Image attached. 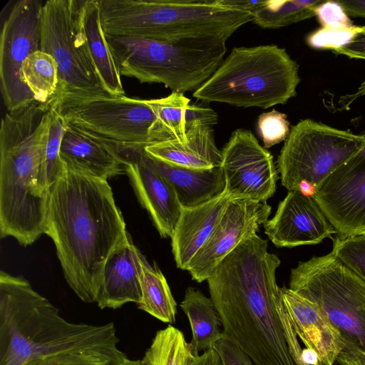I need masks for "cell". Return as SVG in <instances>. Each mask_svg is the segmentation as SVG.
<instances>
[{
    "mask_svg": "<svg viewBox=\"0 0 365 365\" xmlns=\"http://www.w3.org/2000/svg\"><path fill=\"white\" fill-rule=\"evenodd\" d=\"M299 65L277 45L234 47L215 73L192 93L206 102L268 108L296 96Z\"/></svg>",
    "mask_w": 365,
    "mask_h": 365,
    "instance_id": "obj_6",
    "label": "cell"
},
{
    "mask_svg": "<svg viewBox=\"0 0 365 365\" xmlns=\"http://www.w3.org/2000/svg\"><path fill=\"white\" fill-rule=\"evenodd\" d=\"M289 288L318 304L343 339L365 353V281L332 251L299 262Z\"/></svg>",
    "mask_w": 365,
    "mask_h": 365,
    "instance_id": "obj_9",
    "label": "cell"
},
{
    "mask_svg": "<svg viewBox=\"0 0 365 365\" xmlns=\"http://www.w3.org/2000/svg\"><path fill=\"white\" fill-rule=\"evenodd\" d=\"M264 227L278 247L316 245L336 234L316 201L298 190L288 192Z\"/></svg>",
    "mask_w": 365,
    "mask_h": 365,
    "instance_id": "obj_16",
    "label": "cell"
},
{
    "mask_svg": "<svg viewBox=\"0 0 365 365\" xmlns=\"http://www.w3.org/2000/svg\"><path fill=\"white\" fill-rule=\"evenodd\" d=\"M267 202L230 200L210 236L191 260L187 271L197 282L207 281L239 245L257 235L269 220Z\"/></svg>",
    "mask_w": 365,
    "mask_h": 365,
    "instance_id": "obj_15",
    "label": "cell"
},
{
    "mask_svg": "<svg viewBox=\"0 0 365 365\" xmlns=\"http://www.w3.org/2000/svg\"><path fill=\"white\" fill-rule=\"evenodd\" d=\"M60 156L64 165L108 180L125 173L126 158L110 145L67 125Z\"/></svg>",
    "mask_w": 365,
    "mask_h": 365,
    "instance_id": "obj_21",
    "label": "cell"
},
{
    "mask_svg": "<svg viewBox=\"0 0 365 365\" xmlns=\"http://www.w3.org/2000/svg\"><path fill=\"white\" fill-rule=\"evenodd\" d=\"M316 16L324 28L343 29L354 26L345 10L337 1L321 3L316 9Z\"/></svg>",
    "mask_w": 365,
    "mask_h": 365,
    "instance_id": "obj_36",
    "label": "cell"
},
{
    "mask_svg": "<svg viewBox=\"0 0 365 365\" xmlns=\"http://www.w3.org/2000/svg\"><path fill=\"white\" fill-rule=\"evenodd\" d=\"M39 0H19L6 5L1 13L0 34L1 90L7 111L35 102L21 82L20 71L24 60L40 50L41 14Z\"/></svg>",
    "mask_w": 365,
    "mask_h": 365,
    "instance_id": "obj_12",
    "label": "cell"
},
{
    "mask_svg": "<svg viewBox=\"0 0 365 365\" xmlns=\"http://www.w3.org/2000/svg\"><path fill=\"white\" fill-rule=\"evenodd\" d=\"M353 40L344 47L333 51L337 55H344L350 58L365 60V26Z\"/></svg>",
    "mask_w": 365,
    "mask_h": 365,
    "instance_id": "obj_40",
    "label": "cell"
},
{
    "mask_svg": "<svg viewBox=\"0 0 365 365\" xmlns=\"http://www.w3.org/2000/svg\"><path fill=\"white\" fill-rule=\"evenodd\" d=\"M66 127L65 120L58 112L53 101V115L45 158V180L48 190L65 171V165L60 156V148Z\"/></svg>",
    "mask_w": 365,
    "mask_h": 365,
    "instance_id": "obj_30",
    "label": "cell"
},
{
    "mask_svg": "<svg viewBox=\"0 0 365 365\" xmlns=\"http://www.w3.org/2000/svg\"><path fill=\"white\" fill-rule=\"evenodd\" d=\"M361 133L365 135V132H363ZM359 154L365 157V147L362 149V150Z\"/></svg>",
    "mask_w": 365,
    "mask_h": 365,
    "instance_id": "obj_46",
    "label": "cell"
},
{
    "mask_svg": "<svg viewBox=\"0 0 365 365\" xmlns=\"http://www.w3.org/2000/svg\"><path fill=\"white\" fill-rule=\"evenodd\" d=\"M322 0H264L253 12L252 21L264 29H279L316 16Z\"/></svg>",
    "mask_w": 365,
    "mask_h": 365,
    "instance_id": "obj_28",
    "label": "cell"
},
{
    "mask_svg": "<svg viewBox=\"0 0 365 365\" xmlns=\"http://www.w3.org/2000/svg\"><path fill=\"white\" fill-rule=\"evenodd\" d=\"M332 240L331 251L365 281V236L344 237L337 235Z\"/></svg>",
    "mask_w": 365,
    "mask_h": 365,
    "instance_id": "obj_33",
    "label": "cell"
},
{
    "mask_svg": "<svg viewBox=\"0 0 365 365\" xmlns=\"http://www.w3.org/2000/svg\"><path fill=\"white\" fill-rule=\"evenodd\" d=\"M53 101L67 125L110 145L123 156L143 151L148 145L177 140L151 99L110 96Z\"/></svg>",
    "mask_w": 365,
    "mask_h": 365,
    "instance_id": "obj_8",
    "label": "cell"
},
{
    "mask_svg": "<svg viewBox=\"0 0 365 365\" xmlns=\"http://www.w3.org/2000/svg\"><path fill=\"white\" fill-rule=\"evenodd\" d=\"M257 129L266 149L285 141L291 130L287 115L275 109L259 115Z\"/></svg>",
    "mask_w": 365,
    "mask_h": 365,
    "instance_id": "obj_34",
    "label": "cell"
},
{
    "mask_svg": "<svg viewBox=\"0 0 365 365\" xmlns=\"http://www.w3.org/2000/svg\"><path fill=\"white\" fill-rule=\"evenodd\" d=\"M106 36L168 42L227 40L252 21L227 0H98Z\"/></svg>",
    "mask_w": 365,
    "mask_h": 365,
    "instance_id": "obj_5",
    "label": "cell"
},
{
    "mask_svg": "<svg viewBox=\"0 0 365 365\" xmlns=\"http://www.w3.org/2000/svg\"><path fill=\"white\" fill-rule=\"evenodd\" d=\"M218 121L217 114L212 108L202 105H188L185 113L186 130L194 125L200 124L212 127Z\"/></svg>",
    "mask_w": 365,
    "mask_h": 365,
    "instance_id": "obj_38",
    "label": "cell"
},
{
    "mask_svg": "<svg viewBox=\"0 0 365 365\" xmlns=\"http://www.w3.org/2000/svg\"><path fill=\"white\" fill-rule=\"evenodd\" d=\"M140 287L141 299L136 304L138 308L161 322L174 323L177 304L167 280L157 264L151 266L145 257L142 261Z\"/></svg>",
    "mask_w": 365,
    "mask_h": 365,
    "instance_id": "obj_26",
    "label": "cell"
},
{
    "mask_svg": "<svg viewBox=\"0 0 365 365\" xmlns=\"http://www.w3.org/2000/svg\"><path fill=\"white\" fill-rule=\"evenodd\" d=\"M124 157L125 174L140 203L148 211L160 235L171 237L182 211L175 190L164 176L142 158L140 152Z\"/></svg>",
    "mask_w": 365,
    "mask_h": 365,
    "instance_id": "obj_17",
    "label": "cell"
},
{
    "mask_svg": "<svg viewBox=\"0 0 365 365\" xmlns=\"http://www.w3.org/2000/svg\"><path fill=\"white\" fill-rule=\"evenodd\" d=\"M53 102L7 111L0 128V236L27 246L45 234L46 150Z\"/></svg>",
    "mask_w": 365,
    "mask_h": 365,
    "instance_id": "obj_3",
    "label": "cell"
},
{
    "mask_svg": "<svg viewBox=\"0 0 365 365\" xmlns=\"http://www.w3.org/2000/svg\"><path fill=\"white\" fill-rule=\"evenodd\" d=\"M336 361L340 365H365V353L351 342L344 340Z\"/></svg>",
    "mask_w": 365,
    "mask_h": 365,
    "instance_id": "obj_39",
    "label": "cell"
},
{
    "mask_svg": "<svg viewBox=\"0 0 365 365\" xmlns=\"http://www.w3.org/2000/svg\"><path fill=\"white\" fill-rule=\"evenodd\" d=\"M126 358V354L120 350L65 352L34 358L22 365H110Z\"/></svg>",
    "mask_w": 365,
    "mask_h": 365,
    "instance_id": "obj_31",
    "label": "cell"
},
{
    "mask_svg": "<svg viewBox=\"0 0 365 365\" xmlns=\"http://www.w3.org/2000/svg\"><path fill=\"white\" fill-rule=\"evenodd\" d=\"M143 257L129 234L116 246L105 263L96 293L95 302L99 308L115 309L140 301Z\"/></svg>",
    "mask_w": 365,
    "mask_h": 365,
    "instance_id": "obj_19",
    "label": "cell"
},
{
    "mask_svg": "<svg viewBox=\"0 0 365 365\" xmlns=\"http://www.w3.org/2000/svg\"><path fill=\"white\" fill-rule=\"evenodd\" d=\"M228 3L253 14L263 3L264 1L249 0H227Z\"/></svg>",
    "mask_w": 365,
    "mask_h": 365,
    "instance_id": "obj_43",
    "label": "cell"
},
{
    "mask_svg": "<svg viewBox=\"0 0 365 365\" xmlns=\"http://www.w3.org/2000/svg\"><path fill=\"white\" fill-rule=\"evenodd\" d=\"M166 127L178 141L186 140L185 113L190 100L184 93L172 92L161 98L151 99Z\"/></svg>",
    "mask_w": 365,
    "mask_h": 365,
    "instance_id": "obj_32",
    "label": "cell"
},
{
    "mask_svg": "<svg viewBox=\"0 0 365 365\" xmlns=\"http://www.w3.org/2000/svg\"><path fill=\"white\" fill-rule=\"evenodd\" d=\"M365 147V135L354 134L311 119L291 128L278 156L281 183L289 191L302 182L317 188L336 169Z\"/></svg>",
    "mask_w": 365,
    "mask_h": 365,
    "instance_id": "obj_11",
    "label": "cell"
},
{
    "mask_svg": "<svg viewBox=\"0 0 365 365\" xmlns=\"http://www.w3.org/2000/svg\"><path fill=\"white\" fill-rule=\"evenodd\" d=\"M280 293L294 332L317 354V365H334L344 346L341 334L318 304L289 288L280 287Z\"/></svg>",
    "mask_w": 365,
    "mask_h": 365,
    "instance_id": "obj_18",
    "label": "cell"
},
{
    "mask_svg": "<svg viewBox=\"0 0 365 365\" xmlns=\"http://www.w3.org/2000/svg\"><path fill=\"white\" fill-rule=\"evenodd\" d=\"M110 365H144L141 359H130L128 357L123 361L113 363Z\"/></svg>",
    "mask_w": 365,
    "mask_h": 365,
    "instance_id": "obj_45",
    "label": "cell"
},
{
    "mask_svg": "<svg viewBox=\"0 0 365 365\" xmlns=\"http://www.w3.org/2000/svg\"><path fill=\"white\" fill-rule=\"evenodd\" d=\"M45 234L72 290L95 302L105 263L129 234L108 180L65 165L49 188Z\"/></svg>",
    "mask_w": 365,
    "mask_h": 365,
    "instance_id": "obj_2",
    "label": "cell"
},
{
    "mask_svg": "<svg viewBox=\"0 0 365 365\" xmlns=\"http://www.w3.org/2000/svg\"><path fill=\"white\" fill-rule=\"evenodd\" d=\"M230 199L225 191L194 207H182L171 236L172 252L176 266L187 270L191 260L210 236Z\"/></svg>",
    "mask_w": 365,
    "mask_h": 365,
    "instance_id": "obj_20",
    "label": "cell"
},
{
    "mask_svg": "<svg viewBox=\"0 0 365 365\" xmlns=\"http://www.w3.org/2000/svg\"><path fill=\"white\" fill-rule=\"evenodd\" d=\"M20 78L36 102L47 103L55 98L58 91L57 63L50 54L41 50L35 51L23 62Z\"/></svg>",
    "mask_w": 365,
    "mask_h": 365,
    "instance_id": "obj_27",
    "label": "cell"
},
{
    "mask_svg": "<svg viewBox=\"0 0 365 365\" xmlns=\"http://www.w3.org/2000/svg\"><path fill=\"white\" fill-rule=\"evenodd\" d=\"M180 307L187 316L192 331L190 342L192 351L199 354L201 351L213 349L216 341L224 336L218 312L210 298L199 289L188 287Z\"/></svg>",
    "mask_w": 365,
    "mask_h": 365,
    "instance_id": "obj_25",
    "label": "cell"
},
{
    "mask_svg": "<svg viewBox=\"0 0 365 365\" xmlns=\"http://www.w3.org/2000/svg\"><path fill=\"white\" fill-rule=\"evenodd\" d=\"M301 357L302 361L308 365H317L318 356L313 350L305 348L302 349Z\"/></svg>",
    "mask_w": 365,
    "mask_h": 365,
    "instance_id": "obj_44",
    "label": "cell"
},
{
    "mask_svg": "<svg viewBox=\"0 0 365 365\" xmlns=\"http://www.w3.org/2000/svg\"><path fill=\"white\" fill-rule=\"evenodd\" d=\"M188 365H222V362L215 350L211 349L201 355L192 354Z\"/></svg>",
    "mask_w": 365,
    "mask_h": 365,
    "instance_id": "obj_41",
    "label": "cell"
},
{
    "mask_svg": "<svg viewBox=\"0 0 365 365\" xmlns=\"http://www.w3.org/2000/svg\"><path fill=\"white\" fill-rule=\"evenodd\" d=\"M113 322L73 323L21 276L0 272V365L65 352H115Z\"/></svg>",
    "mask_w": 365,
    "mask_h": 365,
    "instance_id": "obj_4",
    "label": "cell"
},
{
    "mask_svg": "<svg viewBox=\"0 0 365 365\" xmlns=\"http://www.w3.org/2000/svg\"><path fill=\"white\" fill-rule=\"evenodd\" d=\"M106 36L120 76L140 83H163L181 93L198 89L218 68L227 51L224 42Z\"/></svg>",
    "mask_w": 365,
    "mask_h": 365,
    "instance_id": "obj_7",
    "label": "cell"
},
{
    "mask_svg": "<svg viewBox=\"0 0 365 365\" xmlns=\"http://www.w3.org/2000/svg\"><path fill=\"white\" fill-rule=\"evenodd\" d=\"M144 151L165 163L191 169L220 167L222 152L217 147L212 127L196 124L186 130V140H169L148 145Z\"/></svg>",
    "mask_w": 365,
    "mask_h": 365,
    "instance_id": "obj_22",
    "label": "cell"
},
{
    "mask_svg": "<svg viewBox=\"0 0 365 365\" xmlns=\"http://www.w3.org/2000/svg\"><path fill=\"white\" fill-rule=\"evenodd\" d=\"M221 152L225 192L230 200L267 202L273 196L278 180L273 155L250 130H235Z\"/></svg>",
    "mask_w": 365,
    "mask_h": 365,
    "instance_id": "obj_13",
    "label": "cell"
},
{
    "mask_svg": "<svg viewBox=\"0 0 365 365\" xmlns=\"http://www.w3.org/2000/svg\"><path fill=\"white\" fill-rule=\"evenodd\" d=\"M222 365H255L251 358L237 344L223 336L213 346Z\"/></svg>",
    "mask_w": 365,
    "mask_h": 365,
    "instance_id": "obj_37",
    "label": "cell"
},
{
    "mask_svg": "<svg viewBox=\"0 0 365 365\" xmlns=\"http://www.w3.org/2000/svg\"><path fill=\"white\" fill-rule=\"evenodd\" d=\"M257 235L239 245L207 279L225 337L255 365H296L279 313L276 281L281 261Z\"/></svg>",
    "mask_w": 365,
    "mask_h": 365,
    "instance_id": "obj_1",
    "label": "cell"
},
{
    "mask_svg": "<svg viewBox=\"0 0 365 365\" xmlns=\"http://www.w3.org/2000/svg\"><path fill=\"white\" fill-rule=\"evenodd\" d=\"M312 198L337 235L365 236V157L357 154L339 166Z\"/></svg>",
    "mask_w": 365,
    "mask_h": 365,
    "instance_id": "obj_14",
    "label": "cell"
},
{
    "mask_svg": "<svg viewBox=\"0 0 365 365\" xmlns=\"http://www.w3.org/2000/svg\"><path fill=\"white\" fill-rule=\"evenodd\" d=\"M82 0H48L41 14L40 50L55 59L59 84L54 100L113 96L91 58L81 21Z\"/></svg>",
    "mask_w": 365,
    "mask_h": 365,
    "instance_id": "obj_10",
    "label": "cell"
},
{
    "mask_svg": "<svg viewBox=\"0 0 365 365\" xmlns=\"http://www.w3.org/2000/svg\"><path fill=\"white\" fill-rule=\"evenodd\" d=\"M142 158L164 176L175 190L182 207L206 202L225 191V181L220 167L191 169L173 165L149 156L143 150Z\"/></svg>",
    "mask_w": 365,
    "mask_h": 365,
    "instance_id": "obj_23",
    "label": "cell"
},
{
    "mask_svg": "<svg viewBox=\"0 0 365 365\" xmlns=\"http://www.w3.org/2000/svg\"><path fill=\"white\" fill-rule=\"evenodd\" d=\"M81 21L91 58L106 91L125 96L119 70L103 31L98 0H82Z\"/></svg>",
    "mask_w": 365,
    "mask_h": 365,
    "instance_id": "obj_24",
    "label": "cell"
},
{
    "mask_svg": "<svg viewBox=\"0 0 365 365\" xmlns=\"http://www.w3.org/2000/svg\"><path fill=\"white\" fill-rule=\"evenodd\" d=\"M362 30L363 26H358L343 29L322 27L309 34L307 43L314 48L331 49L334 51L349 43Z\"/></svg>",
    "mask_w": 365,
    "mask_h": 365,
    "instance_id": "obj_35",
    "label": "cell"
},
{
    "mask_svg": "<svg viewBox=\"0 0 365 365\" xmlns=\"http://www.w3.org/2000/svg\"><path fill=\"white\" fill-rule=\"evenodd\" d=\"M349 16L365 18V0H339Z\"/></svg>",
    "mask_w": 365,
    "mask_h": 365,
    "instance_id": "obj_42",
    "label": "cell"
},
{
    "mask_svg": "<svg viewBox=\"0 0 365 365\" xmlns=\"http://www.w3.org/2000/svg\"><path fill=\"white\" fill-rule=\"evenodd\" d=\"M192 354L182 331L168 325L156 332L141 360L144 365H188Z\"/></svg>",
    "mask_w": 365,
    "mask_h": 365,
    "instance_id": "obj_29",
    "label": "cell"
}]
</instances>
